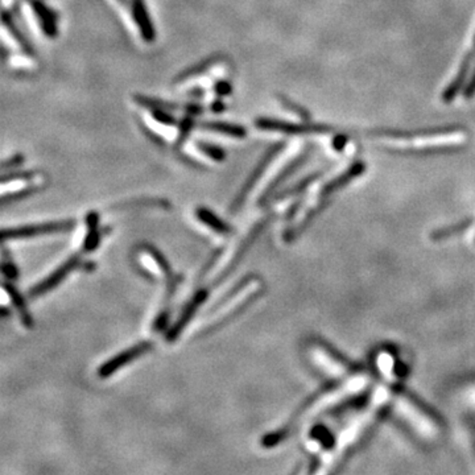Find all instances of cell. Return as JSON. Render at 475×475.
<instances>
[{
	"mask_svg": "<svg viewBox=\"0 0 475 475\" xmlns=\"http://www.w3.org/2000/svg\"><path fill=\"white\" fill-rule=\"evenodd\" d=\"M214 93L217 94L220 98L227 97L232 93V85L226 80H220L214 85Z\"/></svg>",
	"mask_w": 475,
	"mask_h": 475,
	"instance_id": "cell-27",
	"label": "cell"
},
{
	"mask_svg": "<svg viewBox=\"0 0 475 475\" xmlns=\"http://www.w3.org/2000/svg\"><path fill=\"white\" fill-rule=\"evenodd\" d=\"M210 110L215 114H220L226 110V104L222 101V99H215L211 102V106H210Z\"/></svg>",
	"mask_w": 475,
	"mask_h": 475,
	"instance_id": "cell-29",
	"label": "cell"
},
{
	"mask_svg": "<svg viewBox=\"0 0 475 475\" xmlns=\"http://www.w3.org/2000/svg\"><path fill=\"white\" fill-rule=\"evenodd\" d=\"M306 157H308V153H304L302 156H299L296 160L290 162V164H288V165H287V166L275 177V180H274L269 185L267 186L266 190L263 192L262 197L259 199V205H264L267 201L274 196V193H275V190L278 189V186L281 185V184L290 177V174L293 173V172H296L297 168L302 166V162H305Z\"/></svg>",
	"mask_w": 475,
	"mask_h": 475,
	"instance_id": "cell-11",
	"label": "cell"
},
{
	"mask_svg": "<svg viewBox=\"0 0 475 475\" xmlns=\"http://www.w3.org/2000/svg\"><path fill=\"white\" fill-rule=\"evenodd\" d=\"M262 292H263V290H254L253 293H250L246 299H244L243 302H239L234 309H232L229 313L225 314L220 320H218V321H215L214 324L210 325L209 327L202 333L204 336L205 334H209V333H213L214 330H217V329H220V326H223L225 324H227V322H230L232 321V318H235L236 316H239L241 313H243L244 311L253 304V302H256V299L262 295Z\"/></svg>",
	"mask_w": 475,
	"mask_h": 475,
	"instance_id": "cell-15",
	"label": "cell"
},
{
	"mask_svg": "<svg viewBox=\"0 0 475 475\" xmlns=\"http://www.w3.org/2000/svg\"><path fill=\"white\" fill-rule=\"evenodd\" d=\"M81 266L82 259L80 254L70 256L61 266L57 267L48 278L41 280L40 283L36 284L34 288L29 290V293H28L29 297L37 299V297H41L43 295H45L48 292L57 288L58 285L69 276L70 272H73L74 269H77Z\"/></svg>",
	"mask_w": 475,
	"mask_h": 475,
	"instance_id": "cell-5",
	"label": "cell"
},
{
	"mask_svg": "<svg viewBox=\"0 0 475 475\" xmlns=\"http://www.w3.org/2000/svg\"><path fill=\"white\" fill-rule=\"evenodd\" d=\"M314 350L321 358V366L327 372V375L333 378H341L346 374H350L351 371H354L351 363L341 358L339 354H336V351H333L332 348H327L325 343H316Z\"/></svg>",
	"mask_w": 475,
	"mask_h": 475,
	"instance_id": "cell-7",
	"label": "cell"
},
{
	"mask_svg": "<svg viewBox=\"0 0 475 475\" xmlns=\"http://www.w3.org/2000/svg\"><path fill=\"white\" fill-rule=\"evenodd\" d=\"M152 348H153L152 342L143 341V342H139V343H136L129 348L120 351L119 354H116L113 358H110L98 369V376L102 378V379L110 378L111 375H114L122 367L132 363L134 360L143 357L144 354L150 353Z\"/></svg>",
	"mask_w": 475,
	"mask_h": 475,
	"instance_id": "cell-4",
	"label": "cell"
},
{
	"mask_svg": "<svg viewBox=\"0 0 475 475\" xmlns=\"http://www.w3.org/2000/svg\"><path fill=\"white\" fill-rule=\"evenodd\" d=\"M76 225L77 223L74 220H64L4 229L1 232V242L6 243L7 241H11V239H25V238H36V236L71 232L76 227Z\"/></svg>",
	"mask_w": 475,
	"mask_h": 475,
	"instance_id": "cell-1",
	"label": "cell"
},
{
	"mask_svg": "<svg viewBox=\"0 0 475 475\" xmlns=\"http://www.w3.org/2000/svg\"><path fill=\"white\" fill-rule=\"evenodd\" d=\"M254 278H254L253 274H248V275H246L244 278L238 280V281L232 285V288L227 290V292L220 297V300H217V302L213 304V308H210L209 311H208V314L215 313L217 311H220L223 305H226V304L230 302V300H232L239 292H242V290H243Z\"/></svg>",
	"mask_w": 475,
	"mask_h": 475,
	"instance_id": "cell-17",
	"label": "cell"
},
{
	"mask_svg": "<svg viewBox=\"0 0 475 475\" xmlns=\"http://www.w3.org/2000/svg\"><path fill=\"white\" fill-rule=\"evenodd\" d=\"M101 227H99V215L95 211H90L86 215V236L83 238L82 250L86 254L95 251L101 244Z\"/></svg>",
	"mask_w": 475,
	"mask_h": 475,
	"instance_id": "cell-10",
	"label": "cell"
},
{
	"mask_svg": "<svg viewBox=\"0 0 475 475\" xmlns=\"http://www.w3.org/2000/svg\"><path fill=\"white\" fill-rule=\"evenodd\" d=\"M475 93V70H474V74H473V77H472V80H470V83H469V86H467V90H466V95L467 97H473V94Z\"/></svg>",
	"mask_w": 475,
	"mask_h": 475,
	"instance_id": "cell-30",
	"label": "cell"
},
{
	"mask_svg": "<svg viewBox=\"0 0 475 475\" xmlns=\"http://www.w3.org/2000/svg\"><path fill=\"white\" fill-rule=\"evenodd\" d=\"M283 147H284V143H278V144L272 146V147L266 152V155L262 157V160L257 162L255 169L253 171V173L248 176L247 181H246L243 186L241 187V190H239V193L236 194V197L234 198L232 206H230V213H232V214H236L239 210L242 209V206L246 204V199L248 198L250 193L253 192L254 186L257 184V181L260 180V177L266 172V169L269 166V164H271L272 160H274V159L278 156V153L281 152Z\"/></svg>",
	"mask_w": 475,
	"mask_h": 475,
	"instance_id": "cell-2",
	"label": "cell"
},
{
	"mask_svg": "<svg viewBox=\"0 0 475 475\" xmlns=\"http://www.w3.org/2000/svg\"><path fill=\"white\" fill-rule=\"evenodd\" d=\"M135 102L139 104L140 106L143 107H147V108H151V110H155V108H162V110H169V111H185L187 110V104L186 105H177V104H172V102H166V101H162V99H156V98H151V97H146V95H140V94H136L134 97Z\"/></svg>",
	"mask_w": 475,
	"mask_h": 475,
	"instance_id": "cell-18",
	"label": "cell"
},
{
	"mask_svg": "<svg viewBox=\"0 0 475 475\" xmlns=\"http://www.w3.org/2000/svg\"><path fill=\"white\" fill-rule=\"evenodd\" d=\"M1 272L3 275L10 280H15L17 278V275H19V271L17 268L15 266V263L12 262L11 257H8L7 255V251L4 250V254H3V263H1Z\"/></svg>",
	"mask_w": 475,
	"mask_h": 475,
	"instance_id": "cell-26",
	"label": "cell"
},
{
	"mask_svg": "<svg viewBox=\"0 0 475 475\" xmlns=\"http://www.w3.org/2000/svg\"><path fill=\"white\" fill-rule=\"evenodd\" d=\"M268 220H269V217L259 220L255 226L253 227V230L246 235L244 241H242V243L239 244V247L235 250V253H234L232 259L229 260V263H227L226 267L222 269V272H220V275L213 280V283H211V285H210L211 290L220 287V284H222L226 278H229L232 272L238 268V266L241 264V262L243 260L246 254L248 253V250L251 248V246L255 243L256 239L259 238V235H260L262 232L266 229L267 225H268Z\"/></svg>",
	"mask_w": 475,
	"mask_h": 475,
	"instance_id": "cell-3",
	"label": "cell"
},
{
	"mask_svg": "<svg viewBox=\"0 0 475 475\" xmlns=\"http://www.w3.org/2000/svg\"><path fill=\"white\" fill-rule=\"evenodd\" d=\"M196 126V120H194V115H187L181 119L180 122V132H178V138L176 141V150H180V147L185 143L187 138L190 136L193 128Z\"/></svg>",
	"mask_w": 475,
	"mask_h": 475,
	"instance_id": "cell-22",
	"label": "cell"
},
{
	"mask_svg": "<svg viewBox=\"0 0 475 475\" xmlns=\"http://www.w3.org/2000/svg\"><path fill=\"white\" fill-rule=\"evenodd\" d=\"M28 4L35 13L36 20L43 34L49 38L57 37V13L49 8L43 0H28Z\"/></svg>",
	"mask_w": 475,
	"mask_h": 475,
	"instance_id": "cell-8",
	"label": "cell"
},
{
	"mask_svg": "<svg viewBox=\"0 0 475 475\" xmlns=\"http://www.w3.org/2000/svg\"><path fill=\"white\" fill-rule=\"evenodd\" d=\"M172 111L169 110H162V108H155L152 110V118L159 122L162 126H169V127H174L177 126V119L174 118L172 114Z\"/></svg>",
	"mask_w": 475,
	"mask_h": 475,
	"instance_id": "cell-24",
	"label": "cell"
},
{
	"mask_svg": "<svg viewBox=\"0 0 475 475\" xmlns=\"http://www.w3.org/2000/svg\"><path fill=\"white\" fill-rule=\"evenodd\" d=\"M196 147L199 152H202L205 156H208L211 160L214 162H225L226 159V152L223 148H220V146L211 144L208 141H197Z\"/></svg>",
	"mask_w": 475,
	"mask_h": 475,
	"instance_id": "cell-21",
	"label": "cell"
},
{
	"mask_svg": "<svg viewBox=\"0 0 475 475\" xmlns=\"http://www.w3.org/2000/svg\"><path fill=\"white\" fill-rule=\"evenodd\" d=\"M131 10L135 24L139 28L140 35L146 43H152L156 37V31L152 23L150 12L144 0H131Z\"/></svg>",
	"mask_w": 475,
	"mask_h": 475,
	"instance_id": "cell-9",
	"label": "cell"
},
{
	"mask_svg": "<svg viewBox=\"0 0 475 475\" xmlns=\"http://www.w3.org/2000/svg\"><path fill=\"white\" fill-rule=\"evenodd\" d=\"M143 248L148 253V255L151 256L153 262L156 263V266L159 267V269L162 271V276L165 278V281H169V280L176 278V275H174L173 271H172V267H171L169 262L166 260V257L164 256L160 250H157L152 244H144Z\"/></svg>",
	"mask_w": 475,
	"mask_h": 475,
	"instance_id": "cell-20",
	"label": "cell"
},
{
	"mask_svg": "<svg viewBox=\"0 0 475 475\" xmlns=\"http://www.w3.org/2000/svg\"><path fill=\"white\" fill-rule=\"evenodd\" d=\"M210 290L211 288H198L196 290V293L193 295L190 302H187L185 306H184L180 317L177 318V321L169 327V330H168V333L165 336V341L166 342L173 343V342L178 339V336L183 334V332L185 330L187 324L193 320V317L197 313L198 309L202 306L204 302L208 300Z\"/></svg>",
	"mask_w": 475,
	"mask_h": 475,
	"instance_id": "cell-6",
	"label": "cell"
},
{
	"mask_svg": "<svg viewBox=\"0 0 475 475\" xmlns=\"http://www.w3.org/2000/svg\"><path fill=\"white\" fill-rule=\"evenodd\" d=\"M3 24L4 27L10 31V35L13 37V40L22 47L24 52L29 56H34V48L31 47V44L27 41V38L24 37L23 34L19 31V28L16 27V24L13 22L11 15L8 13V11H3Z\"/></svg>",
	"mask_w": 475,
	"mask_h": 475,
	"instance_id": "cell-19",
	"label": "cell"
},
{
	"mask_svg": "<svg viewBox=\"0 0 475 475\" xmlns=\"http://www.w3.org/2000/svg\"><path fill=\"white\" fill-rule=\"evenodd\" d=\"M23 164V155H13L12 157H8L7 160H4V162H3V164H1V168H3L4 171H8V169H16V168L22 166Z\"/></svg>",
	"mask_w": 475,
	"mask_h": 475,
	"instance_id": "cell-28",
	"label": "cell"
},
{
	"mask_svg": "<svg viewBox=\"0 0 475 475\" xmlns=\"http://www.w3.org/2000/svg\"><path fill=\"white\" fill-rule=\"evenodd\" d=\"M469 225H470V220H462V222H460L457 225H453L451 227L441 229V230H437V232L432 234V239H434V241L448 239V238H451V236L458 234V232H464L465 229L469 227Z\"/></svg>",
	"mask_w": 475,
	"mask_h": 475,
	"instance_id": "cell-23",
	"label": "cell"
},
{
	"mask_svg": "<svg viewBox=\"0 0 475 475\" xmlns=\"http://www.w3.org/2000/svg\"><path fill=\"white\" fill-rule=\"evenodd\" d=\"M3 290L8 293L10 300L20 316V321L23 322L24 326L27 329H32L34 327V317H32V314L29 313L27 302L24 300L23 296L20 295V292L16 290L11 283H3Z\"/></svg>",
	"mask_w": 475,
	"mask_h": 475,
	"instance_id": "cell-14",
	"label": "cell"
},
{
	"mask_svg": "<svg viewBox=\"0 0 475 475\" xmlns=\"http://www.w3.org/2000/svg\"><path fill=\"white\" fill-rule=\"evenodd\" d=\"M199 128H202L205 131L222 134V135L230 136V138H234V139H244L247 136V129L243 126L230 123V122L206 120V122L199 123Z\"/></svg>",
	"mask_w": 475,
	"mask_h": 475,
	"instance_id": "cell-13",
	"label": "cell"
},
{
	"mask_svg": "<svg viewBox=\"0 0 475 475\" xmlns=\"http://www.w3.org/2000/svg\"><path fill=\"white\" fill-rule=\"evenodd\" d=\"M220 58H222L220 56H213V57L204 59L202 62H198L197 65L190 66V68L184 70L181 74H178L177 78L174 80V82H176V83H183V82L189 81V80H193V78H196V77L202 76V74H204L205 71H208L211 66H214V65L220 61Z\"/></svg>",
	"mask_w": 475,
	"mask_h": 475,
	"instance_id": "cell-16",
	"label": "cell"
},
{
	"mask_svg": "<svg viewBox=\"0 0 475 475\" xmlns=\"http://www.w3.org/2000/svg\"><path fill=\"white\" fill-rule=\"evenodd\" d=\"M41 187H43L41 185L28 186V187H25L23 190H17V192H15V193H10L8 196L4 194L3 198H1V201H3V204L11 202V201H20V199H23V198L35 194L36 192H38Z\"/></svg>",
	"mask_w": 475,
	"mask_h": 475,
	"instance_id": "cell-25",
	"label": "cell"
},
{
	"mask_svg": "<svg viewBox=\"0 0 475 475\" xmlns=\"http://www.w3.org/2000/svg\"><path fill=\"white\" fill-rule=\"evenodd\" d=\"M196 217H197V220L202 225L208 226L210 230H213V232H215L217 234H220V235L227 236V235H232V232H234V229L227 222L220 220L215 213H213L208 208L198 206L197 209H196Z\"/></svg>",
	"mask_w": 475,
	"mask_h": 475,
	"instance_id": "cell-12",
	"label": "cell"
},
{
	"mask_svg": "<svg viewBox=\"0 0 475 475\" xmlns=\"http://www.w3.org/2000/svg\"><path fill=\"white\" fill-rule=\"evenodd\" d=\"M120 4H127V0H118Z\"/></svg>",
	"mask_w": 475,
	"mask_h": 475,
	"instance_id": "cell-31",
	"label": "cell"
}]
</instances>
